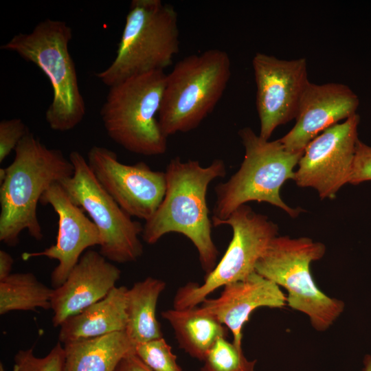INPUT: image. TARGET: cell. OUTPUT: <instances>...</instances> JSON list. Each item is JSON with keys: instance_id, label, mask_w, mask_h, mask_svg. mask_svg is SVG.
<instances>
[{"instance_id": "1", "label": "cell", "mask_w": 371, "mask_h": 371, "mask_svg": "<svg viewBox=\"0 0 371 371\" xmlns=\"http://www.w3.org/2000/svg\"><path fill=\"white\" fill-rule=\"evenodd\" d=\"M166 191L160 205L143 226L144 242L155 244L163 236L177 232L186 236L196 248L202 269L207 274L216 265L218 249L212 238L206 195L209 184L223 177V160L214 159L203 167L196 160L181 161L177 157L166 170Z\"/></svg>"}, {"instance_id": "2", "label": "cell", "mask_w": 371, "mask_h": 371, "mask_svg": "<svg viewBox=\"0 0 371 371\" xmlns=\"http://www.w3.org/2000/svg\"><path fill=\"white\" fill-rule=\"evenodd\" d=\"M0 183V240L10 247L26 229L37 240L43 237L37 205L54 183L71 177L74 166L60 150L49 148L29 131L14 150Z\"/></svg>"}, {"instance_id": "3", "label": "cell", "mask_w": 371, "mask_h": 371, "mask_svg": "<svg viewBox=\"0 0 371 371\" xmlns=\"http://www.w3.org/2000/svg\"><path fill=\"white\" fill-rule=\"evenodd\" d=\"M72 30L65 21L45 19L30 33H19L1 45L36 65L48 78L52 100L45 112L49 128L65 132L77 126L86 114L69 44Z\"/></svg>"}, {"instance_id": "4", "label": "cell", "mask_w": 371, "mask_h": 371, "mask_svg": "<svg viewBox=\"0 0 371 371\" xmlns=\"http://www.w3.org/2000/svg\"><path fill=\"white\" fill-rule=\"evenodd\" d=\"M245 156L238 170L215 187L216 202L212 223L223 221L240 205L249 201L266 202L281 208L291 217L301 209L287 205L280 197L284 182L294 179V168L303 152L284 148L278 139L265 140L249 127L239 130Z\"/></svg>"}, {"instance_id": "5", "label": "cell", "mask_w": 371, "mask_h": 371, "mask_svg": "<svg viewBox=\"0 0 371 371\" xmlns=\"http://www.w3.org/2000/svg\"><path fill=\"white\" fill-rule=\"evenodd\" d=\"M231 74L230 58L218 49L178 61L166 74L158 113L162 133L168 137L196 128L222 98Z\"/></svg>"}, {"instance_id": "6", "label": "cell", "mask_w": 371, "mask_h": 371, "mask_svg": "<svg viewBox=\"0 0 371 371\" xmlns=\"http://www.w3.org/2000/svg\"><path fill=\"white\" fill-rule=\"evenodd\" d=\"M179 49L177 13L161 0H133L116 56L95 76L109 87L135 75L164 70Z\"/></svg>"}, {"instance_id": "7", "label": "cell", "mask_w": 371, "mask_h": 371, "mask_svg": "<svg viewBox=\"0 0 371 371\" xmlns=\"http://www.w3.org/2000/svg\"><path fill=\"white\" fill-rule=\"evenodd\" d=\"M164 70L131 76L111 87L100 115L109 137L129 152L159 155L167 150L157 114L166 84Z\"/></svg>"}, {"instance_id": "8", "label": "cell", "mask_w": 371, "mask_h": 371, "mask_svg": "<svg viewBox=\"0 0 371 371\" xmlns=\"http://www.w3.org/2000/svg\"><path fill=\"white\" fill-rule=\"evenodd\" d=\"M325 245L307 237L276 236L257 261L255 271L288 291L286 302L310 318L315 329L324 331L339 317L342 301L324 293L316 285L310 264L321 259Z\"/></svg>"}, {"instance_id": "9", "label": "cell", "mask_w": 371, "mask_h": 371, "mask_svg": "<svg viewBox=\"0 0 371 371\" xmlns=\"http://www.w3.org/2000/svg\"><path fill=\"white\" fill-rule=\"evenodd\" d=\"M69 159L74 166L73 175L59 183L71 201L86 212L97 227L101 238L99 252L117 263L136 261L143 254L139 237L143 226L103 188L80 152L72 151Z\"/></svg>"}, {"instance_id": "10", "label": "cell", "mask_w": 371, "mask_h": 371, "mask_svg": "<svg viewBox=\"0 0 371 371\" xmlns=\"http://www.w3.org/2000/svg\"><path fill=\"white\" fill-rule=\"evenodd\" d=\"M229 225L233 231L227 249L214 269L206 274L202 284L190 282L179 289L173 300L175 309L201 304L221 286L242 280L255 271V266L271 241L277 236L278 225L267 216L255 212L249 206L240 205L217 227Z\"/></svg>"}, {"instance_id": "11", "label": "cell", "mask_w": 371, "mask_h": 371, "mask_svg": "<svg viewBox=\"0 0 371 371\" xmlns=\"http://www.w3.org/2000/svg\"><path fill=\"white\" fill-rule=\"evenodd\" d=\"M359 115L356 113L315 137L306 146L295 172L302 188L315 189L321 199H334L349 183L357 144Z\"/></svg>"}, {"instance_id": "12", "label": "cell", "mask_w": 371, "mask_h": 371, "mask_svg": "<svg viewBox=\"0 0 371 371\" xmlns=\"http://www.w3.org/2000/svg\"><path fill=\"white\" fill-rule=\"evenodd\" d=\"M256 86L259 136L269 140L275 129L295 119L310 81L304 58L286 60L257 52L252 59Z\"/></svg>"}, {"instance_id": "13", "label": "cell", "mask_w": 371, "mask_h": 371, "mask_svg": "<svg viewBox=\"0 0 371 371\" xmlns=\"http://www.w3.org/2000/svg\"><path fill=\"white\" fill-rule=\"evenodd\" d=\"M87 161L100 184L131 217L146 221L162 202L165 172L153 170L144 161L122 164L114 151L100 146L90 148Z\"/></svg>"}, {"instance_id": "14", "label": "cell", "mask_w": 371, "mask_h": 371, "mask_svg": "<svg viewBox=\"0 0 371 371\" xmlns=\"http://www.w3.org/2000/svg\"><path fill=\"white\" fill-rule=\"evenodd\" d=\"M40 203L50 205L58 215L56 243L43 251L24 252L21 258L27 260L43 256L58 260L51 273V284L56 289L65 281L84 251L100 245L101 238L95 225L71 201L60 183H53L43 193Z\"/></svg>"}, {"instance_id": "15", "label": "cell", "mask_w": 371, "mask_h": 371, "mask_svg": "<svg viewBox=\"0 0 371 371\" xmlns=\"http://www.w3.org/2000/svg\"><path fill=\"white\" fill-rule=\"evenodd\" d=\"M357 95L346 85L309 82L302 98L293 127L278 140L286 150L304 152L322 132L357 113Z\"/></svg>"}, {"instance_id": "16", "label": "cell", "mask_w": 371, "mask_h": 371, "mask_svg": "<svg viewBox=\"0 0 371 371\" xmlns=\"http://www.w3.org/2000/svg\"><path fill=\"white\" fill-rule=\"evenodd\" d=\"M120 276V269L100 252L85 251L65 281L53 289V326H60L67 318L104 298L115 286Z\"/></svg>"}, {"instance_id": "17", "label": "cell", "mask_w": 371, "mask_h": 371, "mask_svg": "<svg viewBox=\"0 0 371 371\" xmlns=\"http://www.w3.org/2000/svg\"><path fill=\"white\" fill-rule=\"evenodd\" d=\"M220 296L205 299L201 306L231 331L233 344L242 348V330L252 312L260 307L282 308L286 297L278 285L256 271L225 285Z\"/></svg>"}, {"instance_id": "18", "label": "cell", "mask_w": 371, "mask_h": 371, "mask_svg": "<svg viewBox=\"0 0 371 371\" xmlns=\"http://www.w3.org/2000/svg\"><path fill=\"white\" fill-rule=\"evenodd\" d=\"M127 289L115 286L104 298L67 318L60 326L58 341L65 344L125 330Z\"/></svg>"}, {"instance_id": "19", "label": "cell", "mask_w": 371, "mask_h": 371, "mask_svg": "<svg viewBox=\"0 0 371 371\" xmlns=\"http://www.w3.org/2000/svg\"><path fill=\"white\" fill-rule=\"evenodd\" d=\"M63 371H115L120 361L135 352L125 330L63 344Z\"/></svg>"}, {"instance_id": "20", "label": "cell", "mask_w": 371, "mask_h": 371, "mask_svg": "<svg viewBox=\"0 0 371 371\" xmlns=\"http://www.w3.org/2000/svg\"><path fill=\"white\" fill-rule=\"evenodd\" d=\"M161 315L173 328L179 347L201 361H204L216 341L228 333L227 328L201 306L173 308L162 311Z\"/></svg>"}, {"instance_id": "21", "label": "cell", "mask_w": 371, "mask_h": 371, "mask_svg": "<svg viewBox=\"0 0 371 371\" xmlns=\"http://www.w3.org/2000/svg\"><path fill=\"white\" fill-rule=\"evenodd\" d=\"M165 287L163 280L148 277L127 289L125 331L135 345L163 337L156 317V308L158 298Z\"/></svg>"}, {"instance_id": "22", "label": "cell", "mask_w": 371, "mask_h": 371, "mask_svg": "<svg viewBox=\"0 0 371 371\" xmlns=\"http://www.w3.org/2000/svg\"><path fill=\"white\" fill-rule=\"evenodd\" d=\"M54 289L41 282L30 272L11 273L0 281V314L13 311L51 308Z\"/></svg>"}, {"instance_id": "23", "label": "cell", "mask_w": 371, "mask_h": 371, "mask_svg": "<svg viewBox=\"0 0 371 371\" xmlns=\"http://www.w3.org/2000/svg\"><path fill=\"white\" fill-rule=\"evenodd\" d=\"M200 371H254L256 360L249 361L242 348L220 338L207 353Z\"/></svg>"}, {"instance_id": "24", "label": "cell", "mask_w": 371, "mask_h": 371, "mask_svg": "<svg viewBox=\"0 0 371 371\" xmlns=\"http://www.w3.org/2000/svg\"><path fill=\"white\" fill-rule=\"evenodd\" d=\"M135 353L153 371H182L164 337L135 344Z\"/></svg>"}, {"instance_id": "25", "label": "cell", "mask_w": 371, "mask_h": 371, "mask_svg": "<svg viewBox=\"0 0 371 371\" xmlns=\"http://www.w3.org/2000/svg\"><path fill=\"white\" fill-rule=\"evenodd\" d=\"M18 371H63L65 350L59 341L43 357L34 355L33 348L20 350L14 357Z\"/></svg>"}, {"instance_id": "26", "label": "cell", "mask_w": 371, "mask_h": 371, "mask_svg": "<svg viewBox=\"0 0 371 371\" xmlns=\"http://www.w3.org/2000/svg\"><path fill=\"white\" fill-rule=\"evenodd\" d=\"M30 131L20 118L2 120L0 122V162L14 150L21 140Z\"/></svg>"}, {"instance_id": "27", "label": "cell", "mask_w": 371, "mask_h": 371, "mask_svg": "<svg viewBox=\"0 0 371 371\" xmlns=\"http://www.w3.org/2000/svg\"><path fill=\"white\" fill-rule=\"evenodd\" d=\"M371 181V146L359 139L349 183L359 185Z\"/></svg>"}, {"instance_id": "28", "label": "cell", "mask_w": 371, "mask_h": 371, "mask_svg": "<svg viewBox=\"0 0 371 371\" xmlns=\"http://www.w3.org/2000/svg\"><path fill=\"white\" fill-rule=\"evenodd\" d=\"M115 371H153L135 353L126 355L118 363Z\"/></svg>"}, {"instance_id": "29", "label": "cell", "mask_w": 371, "mask_h": 371, "mask_svg": "<svg viewBox=\"0 0 371 371\" xmlns=\"http://www.w3.org/2000/svg\"><path fill=\"white\" fill-rule=\"evenodd\" d=\"M13 264L12 256L5 250H0V281L11 274Z\"/></svg>"}, {"instance_id": "30", "label": "cell", "mask_w": 371, "mask_h": 371, "mask_svg": "<svg viewBox=\"0 0 371 371\" xmlns=\"http://www.w3.org/2000/svg\"><path fill=\"white\" fill-rule=\"evenodd\" d=\"M364 368L363 371H371V356L366 355L363 359Z\"/></svg>"}, {"instance_id": "31", "label": "cell", "mask_w": 371, "mask_h": 371, "mask_svg": "<svg viewBox=\"0 0 371 371\" xmlns=\"http://www.w3.org/2000/svg\"><path fill=\"white\" fill-rule=\"evenodd\" d=\"M0 371H4V368L1 362L0 363ZM13 371H18V370L16 369L15 366H14Z\"/></svg>"}]
</instances>
